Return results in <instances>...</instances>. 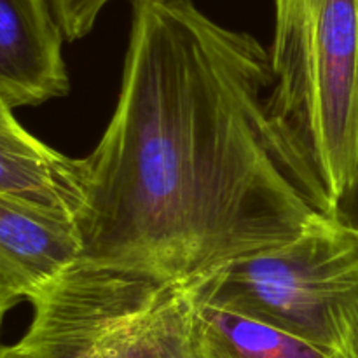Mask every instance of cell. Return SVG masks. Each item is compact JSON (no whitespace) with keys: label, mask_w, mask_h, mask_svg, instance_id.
<instances>
[{"label":"cell","mask_w":358,"mask_h":358,"mask_svg":"<svg viewBox=\"0 0 358 358\" xmlns=\"http://www.w3.org/2000/svg\"><path fill=\"white\" fill-rule=\"evenodd\" d=\"M0 194L73 224L84 205L83 159L65 156L28 133L2 96Z\"/></svg>","instance_id":"cell-6"},{"label":"cell","mask_w":358,"mask_h":358,"mask_svg":"<svg viewBox=\"0 0 358 358\" xmlns=\"http://www.w3.org/2000/svg\"><path fill=\"white\" fill-rule=\"evenodd\" d=\"M131 6L114 115L83 159V261L191 285L341 210L269 105L254 35L192 0Z\"/></svg>","instance_id":"cell-1"},{"label":"cell","mask_w":358,"mask_h":358,"mask_svg":"<svg viewBox=\"0 0 358 358\" xmlns=\"http://www.w3.org/2000/svg\"><path fill=\"white\" fill-rule=\"evenodd\" d=\"M194 294L212 358H345L268 318Z\"/></svg>","instance_id":"cell-8"},{"label":"cell","mask_w":358,"mask_h":358,"mask_svg":"<svg viewBox=\"0 0 358 358\" xmlns=\"http://www.w3.org/2000/svg\"><path fill=\"white\" fill-rule=\"evenodd\" d=\"M63 41L51 0H0V96L10 107L69 93Z\"/></svg>","instance_id":"cell-5"},{"label":"cell","mask_w":358,"mask_h":358,"mask_svg":"<svg viewBox=\"0 0 358 358\" xmlns=\"http://www.w3.org/2000/svg\"><path fill=\"white\" fill-rule=\"evenodd\" d=\"M191 285L338 355L358 358V222L343 208L283 247Z\"/></svg>","instance_id":"cell-4"},{"label":"cell","mask_w":358,"mask_h":358,"mask_svg":"<svg viewBox=\"0 0 358 358\" xmlns=\"http://www.w3.org/2000/svg\"><path fill=\"white\" fill-rule=\"evenodd\" d=\"M27 358H212L192 285L79 261L35 294Z\"/></svg>","instance_id":"cell-2"},{"label":"cell","mask_w":358,"mask_h":358,"mask_svg":"<svg viewBox=\"0 0 358 358\" xmlns=\"http://www.w3.org/2000/svg\"><path fill=\"white\" fill-rule=\"evenodd\" d=\"M0 358H27L17 345H6L0 341Z\"/></svg>","instance_id":"cell-11"},{"label":"cell","mask_w":358,"mask_h":358,"mask_svg":"<svg viewBox=\"0 0 358 358\" xmlns=\"http://www.w3.org/2000/svg\"><path fill=\"white\" fill-rule=\"evenodd\" d=\"M20 301H23L20 297V294L0 276V329H2V324L3 320H6L7 315H9V311L13 310Z\"/></svg>","instance_id":"cell-10"},{"label":"cell","mask_w":358,"mask_h":358,"mask_svg":"<svg viewBox=\"0 0 358 358\" xmlns=\"http://www.w3.org/2000/svg\"><path fill=\"white\" fill-rule=\"evenodd\" d=\"M269 105L338 205L358 192V0H275Z\"/></svg>","instance_id":"cell-3"},{"label":"cell","mask_w":358,"mask_h":358,"mask_svg":"<svg viewBox=\"0 0 358 358\" xmlns=\"http://www.w3.org/2000/svg\"><path fill=\"white\" fill-rule=\"evenodd\" d=\"M80 259L72 220L0 194V276L30 301Z\"/></svg>","instance_id":"cell-7"},{"label":"cell","mask_w":358,"mask_h":358,"mask_svg":"<svg viewBox=\"0 0 358 358\" xmlns=\"http://www.w3.org/2000/svg\"><path fill=\"white\" fill-rule=\"evenodd\" d=\"M110 2L112 0H51V6L65 41L76 42L93 30L101 10Z\"/></svg>","instance_id":"cell-9"}]
</instances>
